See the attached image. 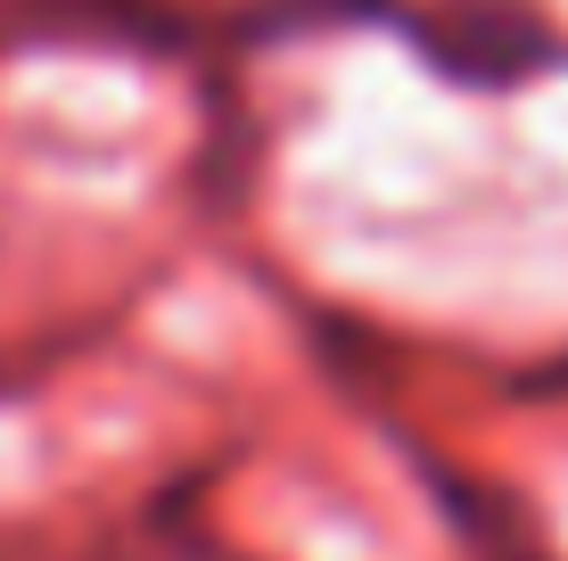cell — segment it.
Listing matches in <instances>:
<instances>
[{
	"mask_svg": "<svg viewBox=\"0 0 568 561\" xmlns=\"http://www.w3.org/2000/svg\"><path fill=\"white\" fill-rule=\"evenodd\" d=\"M420 42L454 83H519V74L568 58L544 26H527L519 9H486V0H454L437 26H420Z\"/></svg>",
	"mask_w": 568,
	"mask_h": 561,
	"instance_id": "obj_1",
	"label": "cell"
}]
</instances>
